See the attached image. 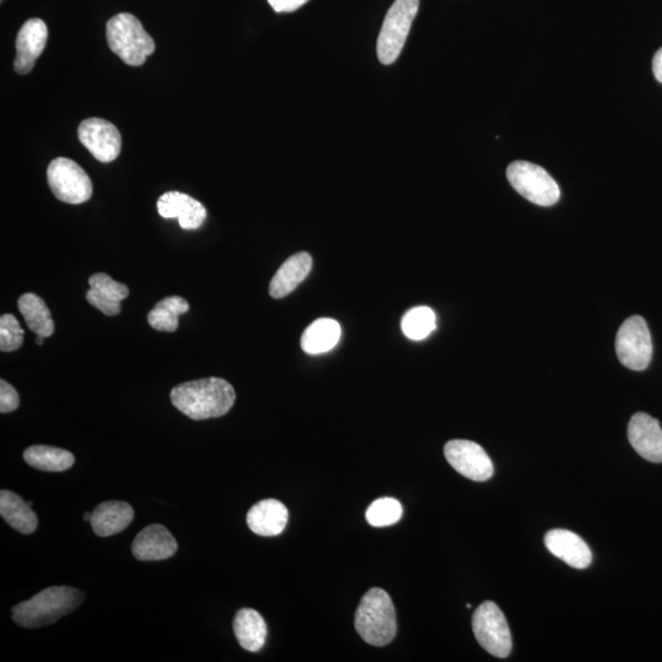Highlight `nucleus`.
Instances as JSON below:
<instances>
[{"instance_id": "33", "label": "nucleus", "mask_w": 662, "mask_h": 662, "mask_svg": "<svg viewBox=\"0 0 662 662\" xmlns=\"http://www.w3.org/2000/svg\"><path fill=\"white\" fill-rule=\"evenodd\" d=\"M43 339H45V338H43V336L37 335V338H36V340H35V343H36L37 345H40V346H41V345L43 344Z\"/></svg>"}, {"instance_id": "30", "label": "nucleus", "mask_w": 662, "mask_h": 662, "mask_svg": "<svg viewBox=\"0 0 662 662\" xmlns=\"http://www.w3.org/2000/svg\"><path fill=\"white\" fill-rule=\"evenodd\" d=\"M20 398L18 392L4 379L0 381V412L8 414L19 408Z\"/></svg>"}, {"instance_id": "31", "label": "nucleus", "mask_w": 662, "mask_h": 662, "mask_svg": "<svg viewBox=\"0 0 662 662\" xmlns=\"http://www.w3.org/2000/svg\"><path fill=\"white\" fill-rule=\"evenodd\" d=\"M308 2L309 0H268L271 8H273L276 13L296 12L297 9H300Z\"/></svg>"}, {"instance_id": "19", "label": "nucleus", "mask_w": 662, "mask_h": 662, "mask_svg": "<svg viewBox=\"0 0 662 662\" xmlns=\"http://www.w3.org/2000/svg\"><path fill=\"white\" fill-rule=\"evenodd\" d=\"M134 515L133 507L126 502H103L91 513V528L101 537L116 535L128 528Z\"/></svg>"}, {"instance_id": "26", "label": "nucleus", "mask_w": 662, "mask_h": 662, "mask_svg": "<svg viewBox=\"0 0 662 662\" xmlns=\"http://www.w3.org/2000/svg\"><path fill=\"white\" fill-rule=\"evenodd\" d=\"M189 311V303L183 297L171 296L157 303L149 313V324L157 331L173 333L178 329V317Z\"/></svg>"}, {"instance_id": "34", "label": "nucleus", "mask_w": 662, "mask_h": 662, "mask_svg": "<svg viewBox=\"0 0 662 662\" xmlns=\"http://www.w3.org/2000/svg\"><path fill=\"white\" fill-rule=\"evenodd\" d=\"M84 520H85V522H90V520H91V514H90V513H86V514L84 515Z\"/></svg>"}, {"instance_id": "29", "label": "nucleus", "mask_w": 662, "mask_h": 662, "mask_svg": "<svg viewBox=\"0 0 662 662\" xmlns=\"http://www.w3.org/2000/svg\"><path fill=\"white\" fill-rule=\"evenodd\" d=\"M25 331L20 327L18 319L13 314H4L0 318V350L13 352L19 350L24 343Z\"/></svg>"}, {"instance_id": "9", "label": "nucleus", "mask_w": 662, "mask_h": 662, "mask_svg": "<svg viewBox=\"0 0 662 662\" xmlns=\"http://www.w3.org/2000/svg\"><path fill=\"white\" fill-rule=\"evenodd\" d=\"M616 352L623 366L633 371H644L653 357V343L647 322L633 316L623 322L616 336Z\"/></svg>"}, {"instance_id": "10", "label": "nucleus", "mask_w": 662, "mask_h": 662, "mask_svg": "<svg viewBox=\"0 0 662 662\" xmlns=\"http://www.w3.org/2000/svg\"><path fill=\"white\" fill-rule=\"evenodd\" d=\"M444 455L450 466L466 479L484 482L490 480L495 472L485 449L475 442L454 439L444 447Z\"/></svg>"}, {"instance_id": "24", "label": "nucleus", "mask_w": 662, "mask_h": 662, "mask_svg": "<svg viewBox=\"0 0 662 662\" xmlns=\"http://www.w3.org/2000/svg\"><path fill=\"white\" fill-rule=\"evenodd\" d=\"M19 311L23 314L27 327L36 335L48 338L54 333V322L45 301L35 293H25L19 298Z\"/></svg>"}, {"instance_id": "16", "label": "nucleus", "mask_w": 662, "mask_h": 662, "mask_svg": "<svg viewBox=\"0 0 662 662\" xmlns=\"http://www.w3.org/2000/svg\"><path fill=\"white\" fill-rule=\"evenodd\" d=\"M547 550L575 569L588 568L593 562V553L582 537L564 529L548 531L545 536Z\"/></svg>"}, {"instance_id": "21", "label": "nucleus", "mask_w": 662, "mask_h": 662, "mask_svg": "<svg viewBox=\"0 0 662 662\" xmlns=\"http://www.w3.org/2000/svg\"><path fill=\"white\" fill-rule=\"evenodd\" d=\"M233 632L243 649L257 653L267 640L268 627L258 611L241 609L233 621Z\"/></svg>"}, {"instance_id": "28", "label": "nucleus", "mask_w": 662, "mask_h": 662, "mask_svg": "<svg viewBox=\"0 0 662 662\" xmlns=\"http://www.w3.org/2000/svg\"><path fill=\"white\" fill-rule=\"evenodd\" d=\"M403 515V507L395 498H379L367 509L366 518L374 528H385L398 523Z\"/></svg>"}, {"instance_id": "23", "label": "nucleus", "mask_w": 662, "mask_h": 662, "mask_svg": "<svg viewBox=\"0 0 662 662\" xmlns=\"http://www.w3.org/2000/svg\"><path fill=\"white\" fill-rule=\"evenodd\" d=\"M341 327L334 319L320 318L313 322L302 335L301 346L309 355L325 354L338 345Z\"/></svg>"}, {"instance_id": "13", "label": "nucleus", "mask_w": 662, "mask_h": 662, "mask_svg": "<svg viewBox=\"0 0 662 662\" xmlns=\"http://www.w3.org/2000/svg\"><path fill=\"white\" fill-rule=\"evenodd\" d=\"M628 439L632 447L645 460L662 463V430L654 417L638 412L629 421Z\"/></svg>"}, {"instance_id": "25", "label": "nucleus", "mask_w": 662, "mask_h": 662, "mask_svg": "<svg viewBox=\"0 0 662 662\" xmlns=\"http://www.w3.org/2000/svg\"><path fill=\"white\" fill-rule=\"evenodd\" d=\"M24 459L32 468L47 472H62L75 464V457L68 450L50 446L27 448Z\"/></svg>"}, {"instance_id": "32", "label": "nucleus", "mask_w": 662, "mask_h": 662, "mask_svg": "<svg viewBox=\"0 0 662 662\" xmlns=\"http://www.w3.org/2000/svg\"><path fill=\"white\" fill-rule=\"evenodd\" d=\"M653 72L656 80L660 81L662 84V48L655 54L653 61Z\"/></svg>"}, {"instance_id": "17", "label": "nucleus", "mask_w": 662, "mask_h": 662, "mask_svg": "<svg viewBox=\"0 0 662 662\" xmlns=\"http://www.w3.org/2000/svg\"><path fill=\"white\" fill-rule=\"evenodd\" d=\"M90 290L86 300L91 306L100 309L106 316H117L121 313V302L126 300L129 289L126 285L113 280L110 275L99 273L89 279Z\"/></svg>"}, {"instance_id": "14", "label": "nucleus", "mask_w": 662, "mask_h": 662, "mask_svg": "<svg viewBox=\"0 0 662 662\" xmlns=\"http://www.w3.org/2000/svg\"><path fill=\"white\" fill-rule=\"evenodd\" d=\"M178 550V544L170 531L161 524L146 526L135 537L132 545L133 556L138 561L168 560Z\"/></svg>"}, {"instance_id": "3", "label": "nucleus", "mask_w": 662, "mask_h": 662, "mask_svg": "<svg viewBox=\"0 0 662 662\" xmlns=\"http://www.w3.org/2000/svg\"><path fill=\"white\" fill-rule=\"evenodd\" d=\"M355 628L361 638L373 647H384L393 642L398 632V622L387 591L379 588L367 591L356 611Z\"/></svg>"}, {"instance_id": "27", "label": "nucleus", "mask_w": 662, "mask_h": 662, "mask_svg": "<svg viewBox=\"0 0 662 662\" xmlns=\"http://www.w3.org/2000/svg\"><path fill=\"white\" fill-rule=\"evenodd\" d=\"M437 327L436 314L428 307H416L405 314L401 329L406 338L420 341L430 336Z\"/></svg>"}, {"instance_id": "7", "label": "nucleus", "mask_w": 662, "mask_h": 662, "mask_svg": "<svg viewBox=\"0 0 662 662\" xmlns=\"http://www.w3.org/2000/svg\"><path fill=\"white\" fill-rule=\"evenodd\" d=\"M472 631L477 642L496 658L506 659L512 653V634L506 616L492 601H485L472 616Z\"/></svg>"}, {"instance_id": "35", "label": "nucleus", "mask_w": 662, "mask_h": 662, "mask_svg": "<svg viewBox=\"0 0 662 662\" xmlns=\"http://www.w3.org/2000/svg\"><path fill=\"white\" fill-rule=\"evenodd\" d=\"M2 2H3V0H2Z\"/></svg>"}, {"instance_id": "18", "label": "nucleus", "mask_w": 662, "mask_h": 662, "mask_svg": "<svg viewBox=\"0 0 662 662\" xmlns=\"http://www.w3.org/2000/svg\"><path fill=\"white\" fill-rule=\"evenodd\" d=\"M289 522V510L276 499H264L249 509L248 528L264 537L278 536Z\"/></svg>"}, {"instance_id": "22", "label": "nucleus", "mask_w": 662, "mask_h": 662, "mask_svg": "<svg viewBox=\"0 0 662 662\" xmlns=\"http://www.w3.org/2000/svg\"><path fill=\"white\" fill-rule=\"evenodd\" d=\"M0 515L13 529L24 535L35 533L39 526V518L30 504L12 491L0 492Z\"/></svg>"}, {"instance_id": "4", "label": "nucleus", "mask_w": 662, "mask_h": 662, "mask_svg": "<svg viewBox=\"0 0 662 662\" xmlns=\"http://www.w3.org/2000/svg\"><path fill=\"white\" fill-rule=\"evenodd\" d=\"M106 37L111 51L130 67H140L155 52V41L138 18L121 13L108 21Z\"/></svg>"}, {"instance_id": "20", "label": "nucleus", "mask_w": 662, "mask_h": 662, "mask_svg": "<svg viewBox=\"0 0 662 662\" xmlns=\"http://www.w3.org/2000/svg\"><path fill=\"white\" fill-rule=\"evenodd\" d=\"M313 267L311 255L297 253L287 259L270 282L269 293L273 298H284L305 281Z\"/></svg>"}, {"instance_id": "8", "label": "nucleus", "mask_w": 662, "mask_h": 662, "mask_svg": "<svg viewBox=\"0 0 662 662\" xmlns=\"http://www.w3.org/2000/svg\"><path fill=\"white\" fill-rule=\"evenodd\" d=\"M47 181L54 197L63 203L84 204L92 197V182L77 162L65 157L53 160L47 168Z\"/></svg>"}, {"instance_id": "5", "label": "nucleus", "mask_w": 662, "mask_h": 662, "mask_svg": "<svg viewBox=\"0 0 662 662\" xmlns=\"http://www.w3.org/2000/svg\"><path fill=\"white\" fill-rule=\"evenodd\" d=\"M419 8L420 0H395L388 10L377 41V56L382 64H393L399 58Z\"/></svg>"}, {"instance_id": "1", "label": "nucleus", "mask_w": 662, "mask_h": 662, "mask_svg": "<svg viewBox=\"0 0 662 662\" xmlns=\"http://www.w3.org/2000/svg\"><path fill=\"white\" fill-rule=\"evenodd\" d=\"M172 405L195 421L227 414L236 401L235 389L221 378H205L177 385L171 390Z\"/></svg>"}, {"instance_id": "11", "label": "nucleus", "mask_w": 662, "mask_h": 662, "mask_svg": "<svg viewBox=\"0 0 662 662\" xmlns=\"http://www.w3.org/2000/svg\"><path fill=\"white\" fill-rule=\"evenodd\" d=\"M78 137L80 143L90 151V154L103 164L115 161L121 154V133L115 124L105 121V119H85L80 123Z\"/></svg>"}, {"instance_id": "15", "label": "nucleus", "mask_w": 662, "mask_h": 662, "mask_svg": "<svg viewBox=\"0 0 662 662\" xmlns=\"http://www.w3.org/2000/svg\"><path fill=\"white\" fill-rule=\"evenodd\" d=\"M157 210L165 219H177L183 230H197L206 219V209L191 195L179 192L162 194L157 202Z\"/></svg>"}, {"instance_id": "12", "label": "nucleus", "mask_w": 662, "mask_h": 662, "mask_svg": "<svg viewBox=\"0 0 662 662\" xmlns=\"http://www.w3.org/2000/svg\"><path fill=\"white\" fill-rule=\"evenodd\" d=\"M48 29L45 21L30 19L21 27L16 37L15 72L26 75L35 67L37 58L45 51Z\"/></svg>"}, {"instance_id": "2", "label": "nucleus", "mask_w": 662, "mask_h": 662, "mask_svg": "<svg viewBox=\"0 0 662 662\" xmlns=\"http://www.w3.org/2000/svg\"><path fill=\"white\" fill-rule=\"evenodd\" d=\"M85 601V594L70 586H51L30 600L13 607V620L23 628L50 626L74 612Z\"/></svg>"}, {"instance_id": "6", "label": "nucleus", "mask_w": 662, "mask_h": 662, "mask_svg": "<svg viewBox=\"0 0 662 662\" xmlns=\"http://www.w3.org/2000/svg\"><path fill=\"white\" fill-rule=\"evenodd\" d=\"M507 178L515 191L533 204L552 206L561 198L555 179L544 168L531 162H513L507 168Z\"/></svg>"}]
</instances>
